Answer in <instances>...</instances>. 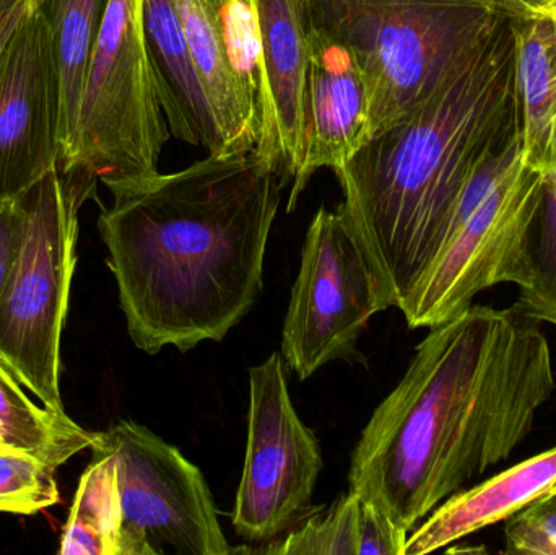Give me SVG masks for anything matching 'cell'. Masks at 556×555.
I'll return each mask as SVG.
<instances>
[{"label":"cell","mask_w":556,"mask_h":555,"mask_svg":"<svg viewBox=\"0 0 556 555\" xmlns=\"http://www.w3.org/2000/svg\"><path fill=\"white\" fill-rule=\"evenodd\" d=\"M98 432H88L65 413L33 403L20 381L0 361V439L58 469L91 449Z\"/></svg>","instance_id":"19"},{"label":"cell","mask_w":556,"mask_h":555,"mask_svg":"<svg viewBox=\"0 0 556 555\" xmlns=\"http://www.w3.org/2000/svg\"><path fill=\"white\" fill-rule=\"evenodd\" d=\"M59 501L54 469L22 450L0 452V512L29 517Z\"/></svg>","instance_id":"23"},{"label":"cell","mask_w":556,"mask_h":555,"mask_svg":"<svg viewBox=\"0 0 556 555\" xmlns=\"http://www.w3.org/2000/svg\"><path fill=\"white\" fill-rule=\"evenodd\" d=\"M116 465L121 502V555H230L204 475L140 424L98 432L91 449Z\"/></svg>","instance_id":"8"},{"label":"cell","mask_w":556,"mask_h":555,"mask_svg":"<svg viewBox=\"0 0 556 555\" xmlns=\"http://www.w3.org/2000/svg\"><path fill=\"white\" fill-rule=\"evenodd\" d=\"M526 270L528 282L519 289L515 306L556 328V169L545 176L541 204L529 227Z\"/></svg>","instance_id":"22"},{"label":"cell","mask_w":556,"mask_h":555,"mask_svg":"<svg viewBox=\"0 0 556 555\" xmlns=\"http://www.w3.org/2000/svg\"><path fill=\"white\" fill-rule=\"evenodd\" d=\"M54 35L61 74V162L74 139L88 65L110 0H38Z\"/></svg>","instance_id":"18"},{"label":"cell","mask_w":556,"mask_h":555,"mask_svg":"<svg viewBox=\"0 0 556 555\" xmlns=\"http://www.w3.org/2000/svg\"><path fill=\"white\" fill-rule=\"evenodd\" d=\"M511 28L522 162L545 178L556 169V0Z\"/></svg>","instance_id":"17"},{"label":"cell","mask_w":556,"mask_h":555,"mask_svg":"<svg viewBox=\"0 0 556 555\" xmlns=\"http://www.w3.org/2000/svg\"><path fill=\"white\" fill-rule=\"evenodd\" d=\"M20 227H22V211L16 198L0 202V297L5 290L7 280L15 264Z\"/></svg>","instance_id":"25"},{"label":"cell","mask_w":556,"mask_h":555,"mask_svg":"<svg viewBox=\"0 0 556 555\" xmlns=\"http://www.w3.org/2000/svg\"><path fill=\"white\" fill-rule=\"evenodd\" d=\"M143 33L169 133L189 146L220 153L211 101L172 0H143Z\"/></svg>","instance_id":"16"},{"label":"cell","mask_w":556,"mask_h":555,"mask_svg":"<svg viewBox=\"0 0 556 555\" xmlns=\"http://www.w3.org/2000/svg\"><path fill=\"white\" fill-rule=\"evenodd\" d=\"M62 531L61 555H121V502L116 465L104 450L91 449Z\"/></svg>","instance_id":"20"},{"label":"cell","mask_w":556,"mask_h":555,"mask_svg":"<svg viewBox=\"0 0 556 555\" xmlns=\"http://www.w3.org/2000/svg\"><path fill=\"white\" fill-rule=\"evenodd\" d=\"M58 48L38 0H0V202L61 159Z\"/></svg>","instance_id":"11"},{"label":"cell","mask_w":556,"mask_h":555,"mask_svg":"<svg viewBox=\"0 0 556 555\" xmlns=\"http://www.w3.org/2000/svg\"><path fill=\"white\" fill-rule=\"evenodd\" d=\"M555 488L556 446L451 495L408 534L404 555L443 550L508 520Z\"/></svg>","instance_id":"15"},{"label":"cell","mask_w":556,"mask_h":555,"mask_svg":"<svg viewBox=\"0 0 556 555\" xmlns=\"http://www.w3.org/2000/svg\"><path fill=\"white\" fill-rule=\"evenodd\" d=\"M263 71V136L256 152L293 181L304 152L309 35L301 0H251Z\"/></svg>","instance_id":"13"},{"label":"cell","mask_w":556,"mask_h":555,"mask_svg":"<svg viewBox=\"0 0 556 555\" xmlns=\"http://www.w3.org/2000/svg\"><path fill=\"white\" fill-rule=\"evenodd\" d=\"M143 0H110L88 65L74 139L62 172L110 191L159 173L169 140L147 49Z\"/></svg>","instance_id":"7"},{"label":"cell","mask_w":556,"mask_h":555,"mask_svg":"<svg viewBox=\"0 0 556 555\" xmlns=\"http://www.w3.org/2000/svg\"><path fill=\"white\" fill-rule=\"evenodd\" d=\"M97 182L55 166L16 198L22 211L15 264L0 297V361L55 413L61 338L77 264L78 211Z\"/></svg>","instance_id":"5"},{"label":"cell","mask_w":556,"mask_h":555,"mask_svg":"<svg viewBox=\"0 0 556 555\" xmlns=\"http://www.w3.org/2000/svg\"><path fill=\"white\" fill-rule=\"evenodd\" d=\"M521 142L511 16L410 114L336 169L337 214L401 310L483 162Z\"/></svg>","instance_id":"3"},{"label":"cell","mask_w":556,"mask_h":555,"mask_svg":"<svg viewBox=\"0 0 556 555\" xmlns=\"http://www.w3.org/2000/svg\"><path fill=\"white\" fill-rule=\"evenodd\" d=\"M544 175L522 162L521 142L470 176L433 263L402 306L412 329L434 328L472 306L483 290L528 282L526 247Z\"/></svg>","instance_id":"6"},{"label":"cell","mask_w":556,"mask_h":555,"mask_svg":"<svg viewBox=\"0 0 556 555\" xmlns=\"http://www.w3.org/2000/svg\"><path fill=\"white\" fill-rule=\"evenodd\" d=\"M554 491L556 492V488L554 489Z\"/></svg>","instance_id":"28"},{"label":"cell","mask_w":556,"mask_h":555,"mask_svg":"<svg viewBox=\"0 0 556 555\" xmlns=\"http://www.w3.org/2000/svg\"><path fill=\"white\" fill-rule=\"evenodd\" d=\"M283 186L253 150L111 191L98 228L140 351L222 341L253 310Z\"/></svg>","instance_id":"2"},{"label":"cell","mask_w":556,"mask_h":555,"mask_svg":"<svg viewBox=\"0 0 556 555\" xmlns=\"http://www.w3.org/2000/svg\"><path fill=\"white\" fill-rule=\"evenodd\" d=\"M392 308L368 257L336 212L320 207L307 228L281 332V357L306 380L355 354L376 313Z\"/></svg>","instance_id":"9"},{"label":"cell","mask_w":556,"mask_h":555,"mask_svg":"<svg viewBox=\"0 0 556 555\" xmlns=\"http://www.w3.org/2000/svg\"><path fill=\"white\" fill-rule=\"evenodd\" d=\"M7 449H12V446L7 445V443H3L2 439H0V452H2V450H7Z\"/></svg>","instance_id":"27"},{"label":"cell","mask_w":556,"mask_h":555,"mask_svg":"<svg viewBox=\"0 0 556 555\" xmlns=\"http://www.w3.org/2000/svg\"><path fill=\"white\" fill-rule=\"evenodd\" d=\"M368 504L349 491L326 514L320 508L261 553L277 555H359Z\"/></svg>","instance_id":"21"},{"label":"cell","mask_w":556,"mask_h":555,"mask_svg":"<svg viewBox=\"0 0 556 555\" xmlns=\"http://www.w3.org/2000/svg\"><path fill=\"white\" fill-rule=\"evenodd\" d=\"M480 2L489 3L493 9L500 10L511 18H521V16H531L542 12L555 0H480Z\"/></svg>","instance_id":"26"},{"label":"cell","mask_w":556,"mask_h":555,"mask_svg":"<svg viewBox=\"0 0 556 555\" xmlns=\"http://www.w3.org/2000/svg\"><path fill=\"white\" fill-rule=\"evenodd\" d=\"M556 380L541 321L469 306L430 329L363 430L350 491L410 534L446 499L509 459Z\"/></svg>","instance_id":"1"},{"label":"cell","mask_w":556,"mask_h":555,"mask_svg":"<svg viewBox=\"0 0 556 555\" xmlns=\"http://www.w3.org/2000/svg\"><path fill=\"white\" fill-rule=\"evenodd\" d=\"M506 554L556 555V492L542 495L505 521Z\"/></svg>","instance_id":"24"},{"label":"cell","mask_w":556,"mask_h":555,"mask_svg":"<svg viewBox=\"0 0 556 555\" xmlns=\"http://www.w3.org/2000/svg\"><path fill=\"white\" fill-rule=\"evenodd\" d=\"M307 26V25H306ZM306 129L300 169L291 181V212L314 173L342 168L371 140L368 87L345 46L307 26Z\"/></svg>","instance_id":"14"},{"label":"cell","mask_w":556,"mask_h":555,"mask_svg":"<svg viewBox=\"0 0 556 555\" xmlns=\"http://www.w3.org/2000/svg\"><path fill=\"white\" fill-rule=\"evenodd\" d=\"M211 101L220 153L263 136V71L251 0H172Z\"/></svg>","instance_id":"12"},{"label":"cell","mask_w":556,"mask_h":555,"mask_svg":"<svg viewBox=\"0 0 556 555\" xmlns=\"http://www.w3.org/2000/svg\"><path fill=\"white\" fill-rule=\"evenodd\" d=\"M323 455L288 391L283 357L274 352L250 370L247 458L233 527L248 543H274L317 510L311 505Z\"/></svg>","instance_id":"10"},{"label":"cell","mask_w":556,"mask_h":555,"mask_svg":"<svg viewBox=\"0 0 556 555\" xmlns=\"http://www.w3.org/2000/svg\"><path fill=\"white\" fill-rule=\"evenodd\" d=\"M309 28L352 52L372 137L404 119L508 15L480 0H301ZM371 137V139H372Z\"/></svg>","instance_id":"4"}]
</instances>
